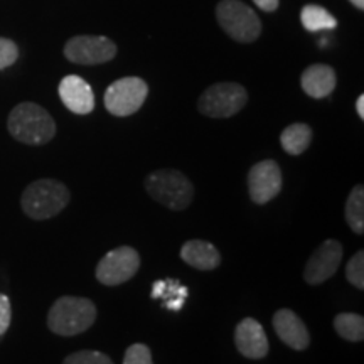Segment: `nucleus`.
<instances>
[{
    "mask_svg": "<svg viewBox=\"0 0 364 364\" xmlns=\"http://www.w3.org/2000/svg\"><path fill=\"white\" fill-rule=\"evenodd\" d=\"M7 129L14 139L27 145H44L56 135L53 117L43 107L31 102L14 108L9 115Z\"/></svg>",
    "mask_w": 364,
    "mask_h": 364,
    "instance_id": "1",
    "label": "nucleus"
},
{
    "mask_svg": "<svg viewBox=\"0 0 364 364\" xmlns=\"http://www.w3.org/2000/svg\"><path fill=\"white\" fill-rule=\"evenodd\" d=\"M97 321V307L85 297H59L48 314L49 331L58 336H78L88 331Z\"/></svg>",
    "mask_w": 364,
    "mask_h": 364,
    "instance_id": "2",
    "label": "nucleus"
},
{
    "mask_svg": "<svg viewBox=\"0 0 364 364\" xmlns=\"http://www.w3.org/2000/svg\"><path fill=\"white\" fill-rule=\"evenodd\" d=\"M70 199V189L61 181L39 179L31 182L24 189L21 206L31 220L44 221L59 215L68 206Z\"/></svg>",
    "mask_w": 364,
    "mask_h": 364,
    "instance_id": "3",
    "label": "nucleus"
},
{
    "mask_svg": "<svg viewBox=\"0 0 364 364\" xmlns=\"http://www.w3.org/2000/svg\"><path fill=\"white\" fill-rule=\"evenodd\" d=\"M150 198L172 211H182L193 203L194 186L182 172L174 169L156 171L145 179Z\"/></svg>",
    "mask_w": 364,
    "mask_h": 364,
    "instance_id": "4",
    "label": "nucleus"
},
{
    "mask_svg": "<svg viewBox=\"0 0 364 364\" xmlns=\"http://www.w3.org/2000/svg\"><path fill=\"white\" fill-rule=\"evenodd\" d=\"M216 17L223 31L238 43H253L262 33V22L257 14L240 0H221Z\"/></svg>",
    "mask_w": 364,
    "mask_h": 364,
    "instance_id": "5",
    "label": "nucleus"
},
{
    "mask_svg": "<svg viewBox=\"0 0 364 364\" xmlns=\"http://www.w3.org/2000/svg\"><path fill=\"white\" fill-rule=\"evenodd\" d=\"M248 102V93L238 83H216L204 91L198 102L203 115L211 118H228L241 112Z\"/></svg>",
    "mask_w": 364,
    "mask_h": 364,
    "instance_id": "6",
    "label": "nucleus"
},
{
    "mask_svg": "<svg viewBox=\"0 0 364 364\" xmlns=\"http://www.w3.org/2000/svg\"><path fill=\"white\" fill-rule=\"evenodd\" d=\"M149 95V86L142 78H122L105 91V107L115 117L134 115L142 108Z\"/></svg>",
    "mask_w": 364,
    "mask_h": 364,
    "instance_id": "7",
    "label": "nucleus"
},
{
    "mask_svg": "<svg viewBox=\"0 0 364 364\" xmlns=\"http://www.w3.org/2000/svg\"><path fill=\"white\" fill-rule=\"evenodd\" d=\"M140 255L132 247H120L108 252L97 267V280L102 285L117 287L125 284L139 272Z\"/></svg>",
    "mask_w": 364,
    "mask_h": 364,
    "instance_id": "8",
    "label": "nucleus"
},
{
    "mask_svg": "<svg viewBox=\"0 0 364 364\" xmlns=\"http://www.w3.org/2000/svg\"><path fill=\"white\" fill-rule=\"evenodd\" d=\"M115 54V43L103 36H76L65 46L68 61L76 63V65H103V63L112 61Z\"/></svg>",
    "mask_w": 364,
    "mask_h": 364,
    "instance_id": "9",
    "label": "nucleus"
},
{
    "mask_svg": "<svg viewBox=\"0 0 364 364\" xmlns=\"http://www.w3.org/2000/svg\"><path fill=\"white\" fill-rule=\"evenodd\" d=\"M343 262V245L336 240H326L317 247L304 268V280L309 285L324 284L336 275Z\"/></svg>",
    "mask_w": 364,
    "mask_h": 364,
    "instance_id": "10",
    "label": "nucleus"
},
{
    "mask_svg": "<svg viewBox=\"0 0 364 364\" xmlns=\"http://www.w3.org/2000/svg\"><path fill=\"white\" fill-rule=\"evenodd\" d=\"M282 189V171L275 161H262L248 172L250 198L255 204H267Z\"/></svg>",
    "mask_w": 364,
    "mask_h": 364,
    "instance_id": "11",
    "label": "nucleus"
},
{
    "mask_svg": "<svg viewBox=\"0 0 364 364\" xmlns=\"http://www.w3.org/2000/svg\"><path fill=\"white\" fill-rule=\"evenodd\" d=\"M273 329L277 336L295 351H304L311 344V334H309L306 324L297 314L290 309H280L273 316Z\"/></svg>",
    "mask_w": 364,
    "mask_h": 364,
    "instance_id": "12",
    "label": "nucleus"
},
{
    "mask_svg": "<svg viewBox=\"0 0 364 364\" xmlns=\"http://www.w3.org/2000/svg\"><path fill=\"white\" fill-rule=\"evenodd\" d=\"M59 98L68 110L76 115H88L95 108V95L91 86L83 78L70 75L59 83Z\"/></svg>",
    "mask_w": 364,
    "mask_h": 364,
    "instance_id": "13",
    "label": "nucleus"
},
{
    "mask_svg": "<svg viewBox=\"0 0 364 364\" xmlns=\"http://www.w3.org/2000/svg\"><path fill=\"white\" fill-rule=\"evenodd\" d=\"M238 351L248 359H262L268 354V339L262 324L252 317L243 318L235 331Z\"/></svg>",
    "mask_w": 364,
    "mask_h": 364,
    "instance_id": "14",
    "label": "nucleus"
},
{
    "mask_svg": "<svg viewBox=\"0 0 364 364\" xmlns=\"http://www.w3.org/2000/svg\"><path fill=\"white\" fill-rule=\"evenodd\" d=\"M181 258L188 265L201 272L215 270L221 263V255L218 248L209 241L203 240H191L182 245Z\"/></svg>",
    "mask_w": 364,
    "mask_h": 364,
    "instance_id": "15",
    "label": "nucleus"
},
{
    "mask_svg": "<svg viewBox=\"0 0 364 364\" xmlns=\"http://www.w3.org/2000/svg\"><path fill=\"white\" fill-rule=\"evenodd\" d=\"M300 86L311 98H326L336 88V73L327 65H312L300 76Z\"/></svg>",
    "mask_w": 364,
    "mask_h": 364,
    "instance_id": "16",
    "label": "nucleus"
},
{
    "mask_svg": "<svg viewBox=\"0 0 364 364\" xmlns=\"http://www.w3.org/2000/svg\"><path fill=\"white\" fill-rule=\"evenodd\" d=\"M150 297L161 300L162 306L172 312L181 311L188 297V287H184L179 280L166 279L154 282Z\"/></svg>",
    "mask_w": 364,
    "mask_h": 364,
    "instance_id": "17",
    "label": "nucleus"
},
{
    "mask_svg": "<svg viewBox=\"0 0 364 364\" xmlns=\"http://www.w3.org/2000/svg\"><path fill=\"white\" fill-rule=\"evenodd\" d=\"M312 142V129L307 124H292L282 132L280 144L287 154L300 156Z\"/></svg>",
    "mask_w": 364,
    "mask_h": 364,
    "instance_id": "18",
    "label": "nucleus"
},
{
    "mask_svg": "<svg viewBox=\"0 0 364 364\" xmlns=\"http://www.w3.org/2000/svg\"><path fill=\"white\" fill-rule=\"evenodd\" d=\"M300 21L302 26L306 27L309 33H317V31H329L338 26V21L332 17L329 11L324 7L316 6V4H309L300 12Z\"/></svg>",
    "mask_w": 364,
    "mask_h": 364,
    "instance_id": "19",
    "label": "nucleus"
},
{
    "mask_svg": "<svg viewBox=\"0 0 364 364\" xmlns=\"http://www.w3.org/2000/svg\"><path fill=\"white\" fill-rule=\"evenodd\" d=\"M346 221L356 235L364 233V188L358 184L346 201Z\"/></svg>",
    "mask_w": 364,
    "mask_h": 364,
    "instance_id": "20",
    "label": "nucleus"
},
{
    "mask_svg": "<svg viewBox=\"0 0 364 364\" xmlns=\"http://www.w3.org/2000/svg\"><path fill=\"white\" fill-rule=\"evenodd\" d=\"M334 327L338 334L351 343H361L364 339V317L358 314H338L334 318Z\"/></svg>",
    "mask_w": 364,
    "mask_h": 364,
    "instance_id": "21",
    "label": "nucleus"
},
{
    "mask_svg": "<svg viewBox=\"0 0 364 364\" xmlns=\"http://www.w3.org/2000/svg\"><path fill=\"white\" fill-rule=\"evenodd\" d=\"M346 279L349 284H353L356 289H364V252L359 250L356 255H353L351 260L348 262L346 267Z\"/></svg>",
    "mask_w": 364,
    "mask_h": 364,
    "instance_id": "22",
    "label": "nucleus"
},
{
    "mask_svg": "<svg viewBox=\"0 0 364 364\" xmlns=\"http://www.w3.org/2000/svg\"><path fill=\"white\" fill-rule=\"evenodd\" d=\"M63 364H113L107 354L98 351H78L68 356Z\"/></svg>",
    "mask_w": 364,
    "mask_h": 364,
    "instance_id": "23",
    "label": "nucleus"
},
{
    "mask_svg": "<svg viewBox=\"0 0 364 364\" xmlns=\"http://www.w3.org/2000/svg\"><path fill=\"white\" fill-rule=\"evenodd\" d=\"M124 364H154L152 353L145 344H132L125 351Z\"/></svg>",
    "mask_w": 364,
    "mask_h": 364,
    "instance_id": "24",
    "label": "nucleus"
},
{
    "mask_svg": "<svg viewBox=\"0 0 364 364\" xmlns=\"http://www.w3.org/2000/svg\"><path fill=\"white\" fill-rule=\"evenodd\" d=\"M19 58V49L14 41L0 38V70L12 66Z\"/></svg>",
    "mask_w": 364,
    "mask_h": 364,
    "instance_id": "25",
    "label": "nucleus"
},
{
    "mask_svg": "<svg viewBox=\"0 0 364 364\" xmlns=\"http://www.w3.org/2000/svg\"><path fill=\"white\" fill-rule=\"evenodd\" d=\"M12 318V309H11V300L7 295L0 294V338L6 334L9 326H11Z\"/></svg>",
    "mask_w": 364,
    "mask_h": 364,
    "instance_id": "26",
    "label": "nucleus"
},
{
    "mask_svg": "<svg viewBox=\"0 0 364 364\" xmlns=\"http://www.w3.org/2000/svg\"><path fill=\"white\" fill-rule=\"evenodd\" d=\"M253 2L263 12H275L280 6V0H253Z\"/></svg>",
    "mask_w": 364,
    "mask_h": 364,
    "instance_id": "27",
    "label": "nucleus"
},
{
    "mask_svg": "<svg viewBox=\"0 0 364 364\" xmlns=\"http://www.w3.org/2000/svg\"><path fill=\"white\" fill-rule=\"evenodd\" d=\"M356 110H358V115H359V118H364V95H361V97L358 98V102H356Z\"/></svg>",
    "mask_w": 364,
    "mask_h": 364,
    "instance_id": "28",
    "label": "nucleus"
},
{
    "mask_svg": "<svg viewBox=\"0 0 364 364\" xmlns=\"http://www.w3.org/2000/svg\"><path fill=\"white\" fill-rule=\"evenodd\" d=\"M349 2H351L356 9H359V11H363L364 9V0H349Z\"/></svg>",
    "mask_w": 364,
    "mask_h": 364,
    "instance_id": "29",
    "label": "nucleus"
}]
</instances>
